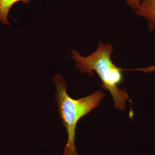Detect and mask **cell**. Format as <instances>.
Instances as JSON below:
<instances>
[{"label":"cell","mask_w":155,"mask_h":155,"mask_svg":"<svg viewBox=\"0 0 155 155\" xmlns=\"http://www.w3.org/2000/svg\"><path fill=\"white\" fill-rule=\"evenodd\" d=\"M113 51L114 47L111 44H103L100 42L97 49L90 55L84 57L77 51L72 50V57L76 62V67L81 72L90 76H93L94 72L97 73L101 81L102 87L110 92L113 97L115 107L119 110L123 111L128 99L127 91L119 87L124 81L123 72L135 70L149 72L155 70V68L152 67L131 69L119 68L112 61Z\"/></svg>","instance_id":"1"},{"label":"cell","mask_w":155,"mask_h":155,"mask_svg":"<svg viewBox=\"0 0 155 155\" xmlns=\"http://www.w3.org/2000/svg\"><path fill=\"white\" fill-rule=\"evenodd\" d=\"M53 81L56 87L55 99L59 116L68 134V140L64 148V155H78L75 143L78 122L99 106L105 94L101 91L98 90L87 96L74 99L67 93V84L62 75H54Z\"/></svg>","instance_id":"2"},{"label":"cell","mask_w":155,"mask_h":155,"mask_svg":"<svg viewBox=\"0 0 155 155\" xmlns=\"http://www.w3.org/2000/svg\"><path fill=\"white\" fill-rule=\"evenodd\" d=\"M135 11L146 20L149 31L155 30V0H144Z\"/></svg>","instance_id":"3"},{"label":"cell","mask_w":155,"mask_h":155,"mask_svg":"<svg viewBox=\"0 0 155 155\" xmlns=\"http://www.w3.org/2000/svg\"><path fill=\"white\" fill-rule=\"evenodd\" d=\"M31 0H0V21L5 25H10L8 20L9 12L13 5L18 2L27 4Z\"/></svg>","instance_id":"4"},{"label":"cell","mask_w":155,"mask_h":155,"mask_svg":"<svg viewBox=\"0 0 155 155\" xmlns=\"http://www.w3.org/2000/svg\"><path fill=\"white\" fill-rule=\"evenodd\" d=\"M144 0H126L127 5L135 11Z\"/></svg>","instance_id":"5"}]
</instances>
